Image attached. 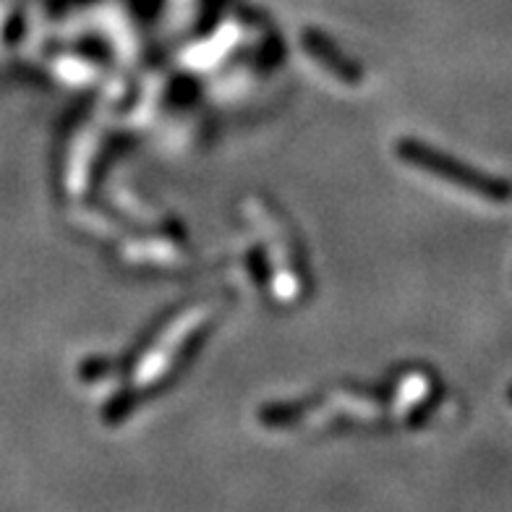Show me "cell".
<instances>
[{
    "label": "cell",
    "instance_id": "cell-1",
    "mask_svg": "<svg viewBox=\"0 0 512 512\" xmlns=\"http://www.w3.org/2000/svg\"><path fill=\"white\" fill-rule=\"evenodd\" d=\"M398 155H400V160H405L416 170H424V173L439 176L442 181L452 183V186H458V189L473 191V194H481V196H489V199H497V202L505 194H510V189H507V186H502V183L486 181L481 173H473L471 168L458 165V162L450 160L447 155H439V152L424 147V144L403 142L398 147Z\"/></svg>",
    "mask_w": 512,
    "mask_h": 512
},
{
    "label": "cell",
    "instance_id": "cell-2",
    "mask_svg": "<svg viewBox=\"0 0 512 512\" xmlns=\"http://www.w3.org/2000/svg\"><path fill=\"white\" fill-rule=\"evenodd\" d=\"M306 50H309V53L314 55V58L327 68V71H332V76H337V79L348 81V84H356L358 81L351 63L345 61L340 53H335V48H332L330 42L324 40L322 34H306Z\"/></svg>",
    "mask_w": 512,
    "mask_h": 512
}]
</instances>
